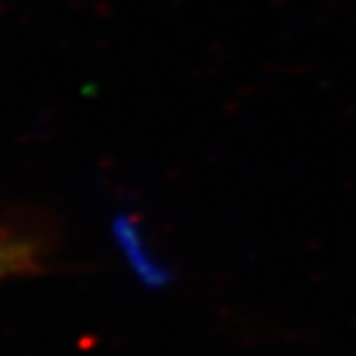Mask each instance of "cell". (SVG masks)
<instances>
[{
	"mask_svg": "<svg viewBox=\"0 0 356 356\" xmlns=\"http://www.w3.org/2000/svg\"><path fill=\"white\" fill-rule=\"evenodd\" d=\"M35 270H38L35 245L0 227V280L14 275H28Z\"/></svg>",
	"mask_w": 356,
	"mask_h": 356,
	"instance_id": "1",
	"label": "cell"
}]
</instances>
